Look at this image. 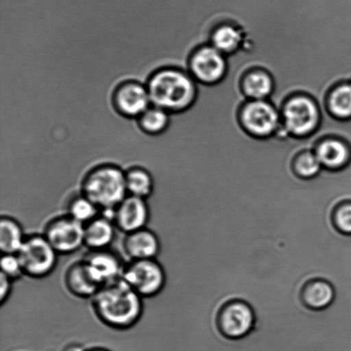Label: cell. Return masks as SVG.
Segmentation results:
<instances>
[{
  "mask_svg": "<svg viewBox=\"0 0 351 351\" xmlns=\"http://www.w3.org/2000/svg\"><path fill=\"white\" fill-rule=\"evenodd\" d=\"M90 301L95 318L116 331L132 329L143 318V298L122 278L103 285Z\"/></svg>",
  "mask_w": 351,
  "mask_h": 351,
  "instance_id": "1",
  "label": "cell"
},
{
  "mask_svg": "<svg viewBox=\"0 0 351 351\" xmlns=\"http://www.w3.org/2000/svg\"><path fill=\"white\" fill-rule=\"evenodd\" d=\"M151 103L171 115L180 114L194 104L197 84L187 71L166 66L153 72L147 82Z\"/></svg>",
  "mask_w": 351,
  "mask_h": 351,
  "instance_id": "2",
  "label": "cell"
},
{
  "mask_svg": "<svg viewBox=\"0 0 351 351\" xmlns=\"http://www.w3.org/2000/svg\"><path fill=\"white\" fill-rule=\"evenodd\" d=\"M81 193L101 213L111 215L126 197L125 171L114 164H102L92 168L82 178Z\"/></svg>",
  "mask_w": 351,
  "mask_h": 351,
  "instance_id": "3",
  "label": "cell"
},
{
  "mask_svg": "<svg viewBox=\"0 0 351 351\" xmlns=\"http://www.w3.org/2000/svg\"><path fill=\"white\" fill-rule=\"evenodd\" d=\"M256 323V311L243 298H230L223 302L215 315L217 330L229 340L245 339L253 332Z\"/></svg>",
  "mask_w": 351,
  "mask_h": 351,
  "instance_id": "4",
  "label": "cell"
},
{
  "mask_svg": "<svg viewBox=\"0 0 351 351\" xmlns=\"http://www.w3.org/2000/svg\"><path fill=\"white\" fill-rule=\"evenodd\" d=\"M282 127L295 137H306L321 125L322 113L317 103L307 95H295L285 101L281 111Z\"/></svg>",
  "mask_w": 351,
  "mask_h": 351,
  "instance_id": "5",
  "label": "cell"
},
{
  "mask_svg": "<svg viewBox=\"0 0 351 351\" xmlns=\"http://www.w3.org/2000/svg\"><path fill=\"white\" fill-rule=\"evenodd\" d=\"M25 276L34 280H43L56 269L58 254L43 234L27 236L19 252L16 254Z\"/></svg>",
  "mask_w": 351,
  "mask_h": 351,
  "instance_id": "6",
  "label": "cell"
},
{
  "mask_svg": "<svg viewBox=\"0 0 351 351\" xmlns=\"http://www.w3.org/2000/svg\"><path fill=\"white\" fill-rule=\"evenodd\" d=\"M143 299L157 297L167 285V273L157 259L129 261L121 277Z\"/></svg>",
  "mask_w": 351,
  "mask_h": 351,
  "instance_id": "7",
  "label": "cell"
},
{
  "mask_svg": "<svg viewBox=\"0 0 351 351\" xmlns=\"http://www.w3.org/2000/svg\"><path fill=\"white\" fill-rule=\"evenodd\" d=\"M43 234L60 256H69L84 247V226L66 213L48 220Z\"/></svg>",
  "mask_w": 351,
  "mask_h": 351,
  "instance_id": "8",
  "label": "cell"
},
{
  "mask_svg": "<svg viewBox=\"0 0 351 351\" xmlns=\"http://www.w3.org/2000/svg\"><path fill=\"white\" fill-rule=\"evenodd\" d=\"M240 121L246 132L259 138L275 135L282 125L280 112L267 99L247 102L241 111Z\"/></svg>",
  "mask_w": 351,
  "mask_h": 351,
  "instance_id": "9",
  "label": "cell"
},
{
  "mask_svg": "<svg viewBox=\"0 0 351 351\" xmlns=\"http://www.w3.org/2000/svg\"><path fill=\"white\" fill-rule=\"evenodd\" d=\"M226 71V55L212 45L199 47L189 60V74L202 84H218L225 77Z\"/></svg>",
  "mask_w": 351,
  "mask_h": 351,
  "instance_id": "10",
  "label": "cell"
},
{
  "mask_svg": "<svg viewBox=\"0 0 351 351\" xmlns=\"http://www.w3.org/2000/svg\"><path fill=\"white\" fill-rule=\"evenodd\" d=\"M112 101L116 111L128 119H138L152 106L147 85L135 80L125 81L117 86Z\"/></svg>",
  "mask_w": 351,
  "mask_h": 351,
  "instance_id": "11",
  "label": "cell"
},
{
  "mask_svg": "<svg viewBox=\"0 0 351 351\" xmlns=\"http://www.w3.org/2000/svg\"><path fill=\"white\" fill-rule=\"evenodd\" d=\"M119 232L132 233L147 228L151 213L147 199L127 195L111 213Z\"/></svg>",
  "mask_w": 351,
  "mask_h": 351,
  "instance_id": "12",
  "label": "cell"
},
{
  "mask_svg": "<svg viewBox=\"0 0 351 351\" xmlns=\"http://www.w3.org/2000/svg\"><path fill=\"white\" fill-rule=\"evenodd\" d=\"M92 276L103 285L121 278L123 263L121 256L111 249L89 251L84 258Z\"/></svg>",
  "mask_w": 351,
  "mask_h": 351,
  "instance_id": "13",
  "label": "cell"
},
{
  "mask_svg": "<svg viewBox=\"0 0 351 351\" xmlns=\"http://www.w3.org/2000/svg\"><path fill=\"white\" fill-rule=\"evenodd\" d=\"M122 247L129 261L157 259L161 251V242L159 236L147 227L125 234Z\"/></svg>",
  "mask_w": 351,
  "mask_h": 351,
  "instance_id": "14",
  "label": "cell"
},
{
  "mask_svg": "<svg viewBox=\"0 0 351 351\" xmlns=\"http://www.w3.org/2000/svg\"><path fill=\"white\" fill-rule=\"evenodd\" d=\"M63 281L68 293L81 300H91L102 287L92 276L84 259L75 261L66 268Z\"/></svg>",
  "mask_w": 351,
  "mask_h": 351,
  "instance_id": "15",
  "label": "cell"
},
{
  "mask_svg": "<svg viewBox=\"0 0 351 351\" xmlns=\"http://www.w3.org/2000/svg\"><path fill=\"white\" fill-rule=\"evenodd\" d=\"M336 299V289L326 278H312L299 291V300L306 309L322 312L331 307Z\"/></svg>",
  "mask_w": 351,
  "mask_h": 351,
  "instance_id": "16",
  "label": "cell"
},
{
  "mask_svg": "<svg viewBox=\"0 0 351 351\" xmlns=\"http://www.w3.org/2000/svg\"><path fill=\"white\" fill-rule=\"evenodd\" d=\"M314 151L326 170H343L351 162L350 144L338 137H326L316 145Z\"/></svg>",
  "mask_w": 351,
  "mask_h": 351,
  "instance_id": "17",
  "label": "cell"
},
{
  "mask_svg": "<svg viewBox=\"0 0 351 351\" xmlns=\"http://www.w3.org/2000/svg\"><path fill=\"white\" fill-rule=\"evenodd\" d=\"M117 232L119 230L112 217L101 213L84 225V247L89 251L110 249L115 241Z\"/></svg>",
  "mask_w": 351,
  "mask_h": 351,
  "instance_id": "18",
  "label": "cell"
},
{
  "mask_svg": "<svg viewBox=\"0 0 351 351\" xmlns=\"http://www.w3.org/2000/svg\"><path fill=\"white\" fill-rule=\"evenodd\" d=\"M246 38V33L240 26L237 24L223 23L213 31L211 45L227 56L239 51L243 47Z\"/></svg>",
  "mask_w": 351,
  "mask_h": 351,
  "instance_id": "19",
  "label": "cell"
},
{
  "mask_svg": "<svg viewBox=\"0 0 351 351\" xmlns=\"http://www.w3.org/2000/svg\"><path fill=\"white\" fill-rule=\"evenodd\" d=\"M242 88L250 101H263L273 95L274 80L267 71L256 69L244 75Z\"/></svg>",
  "mask_w": 351,
  "mask_h": 351,
  "instance_id": "20",
  "label": "cell"
},
{
  "mask_svg": "<svg viewBox=\"0 0 351 351\" xmlns=\"http://www.w3.org/2000/svg\"><path fill=\"white\" fill-rule=\"evenodd\" d=\"M26 237L23 227L19 220L10 215L1 216L0 250L2 254L19 253Z\"/></svg>",
  "mask_w": 351,
  "mask_h": 351,
  "instance_id": "21",
  "label": "cell"
},
{
  "mask_svg": "<svg viewBox=\"0 0 351 351\" xmlns=\"http://www.w3.org/2000/svg\"><path fill=\"white\" fill-rule=\"evenodd\" d=\"M127 194L147 199L154 191V179L144 167H133L125 171Z\"/></svg>",
  "mask_w": 351,
  "mask_h": 351,
  "instance_id": "22",
  "label": "cell"
},
{
  "mask_svg": "<svg viewBox=\"0 0 351 351\" xmlns=\"http://www.w3.org/2000/svg\"><path fill=\"white\" fill-rule=\"evenodd\" d=\"M171 116L166 110L152 105L137 119V123L147 135L158 136L169 128Z\"/></svg>",
  "mask_w": 351,
  "mask_h": 351,
  "instance_id": "23",
  "label": "cell"
},
{
  "mask_svg": "<svg viewBox=\"0 0 351 351\" xmlns=\"http://www.w3.org/2000/svg\"><path fill=\"white\" fill-rule=\"evenodd\" d=\"M330 114L341 120L351 119V81L332 89L328 97Z\"/></svg>",
  "mask_w": 351,
  "mask_h": 351,
  "instance_id": "24",
  "label": "cell"
},
{
  "mask_svg": "<svg viewBox=\"0 0 351 351\" xmlns=\"http://www.w3.org/2000/svg\"><path fill=\"white\" fill-rule=\"evenodd\" d=\"M65 213L84 226L101 215V211L94 202L79 192L68 199Z\"/></svg>",
  "mask_w": 351,
  "mask_h": 351,
  "instance_id": "25",
  "label": "cell"
},
{
  "mask_svg": "<svg viewBox=\"0 0 351 351\" xmlns=\"http://www.w3.org/2000/svg\"><path fill=\"white\" fill-rule=\"evenodd\" d=\"M292 168L298 178L306 181L317 178L324 170L314 150L304 151L299 154L295 158Z\"/></svg>",
  "mask_w": 351,
  "mask_h": 351,
  "instance_id": "26",
  "label": "cell"
},
{
  "mask_svg": "<svg viewBox=\"0 0 351 351\" xmlns=\"http://www.w3.org/2000/svg\"><path fill=\"white\" fill-rule=\"evenodd\" d=\"M330 222L339 235L351 236V199L337 202L330 213Z\"/></svg>",
  "mask_w": 351,
  "mask_h": 351,
  "instance_id": "27",
  "label": "cell"
},
{
  "mask_svg": "<svg viewBox=\"0 0 351 351\" xmlns=\"http://www.w3.org/2000/svg\"><path fill=\"white\" fill-rule=\"evenodd\" d=\"M0 267H1V274L14 282L25 276L22 264L16 254H2Z\"/></svg>",
  "mask_w": 351,
  "mask_h": 351,
  "instance_id": "28",
  "label": "cell"
},
{
  "mask_svg": "<svg viewBox=\"0 0 351 351\" xmlns=\"http://www.w3.org/2000/svg\"><path fill=\"white\" fill-rule=\"evenodd\" d=\"M14 281L0 274V304H5L12 293Z\"/></svg>",
  "mask_w": 351,
  "mask_h": 351,
  "instance_id": "29",
  "label": "cell"
},
{
  "mask_svg": "<svg viewBox=\"0 0 351 351\" xmlns=\"http://www.w3.org/2000/svg\"><path fill=\"white\" fill-rule=\"evenodd\" d=\"M85 349L80 345H77V343H74V345H69L65 347L64 351H84Z\"/></svg>",
  "mask_w": 351,
  "mask_h": 351,
  "instance_id": "30",
  "label": "cell"
},
{
  "mask_svg": "<svg viewBox=\"0 0 351 351\" xmlns=\"http://www.w3.org/2000/svg\"><path fill=\"white\" fill-rule=\"evenodd\" d=\"M84 351H111L104 347H92V348L85 349Z\"/></svg>",
  "mask_w": 351,
  "mask_h": 351,
  "instance_id": "31",
  "label": "cell"
}]
</instances>
